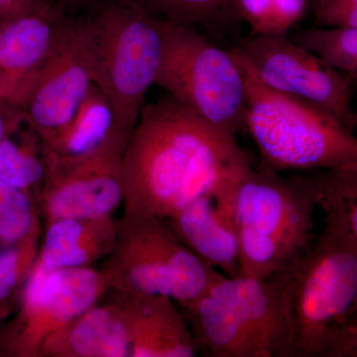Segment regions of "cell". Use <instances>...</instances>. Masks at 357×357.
Listing matches in <instances>:
<instances>
[{"label": "cell", "mask_w": 357, "mask_h": 357, "mask_svg": "<svg viewBox=\"0 0 357 357\" xmlns=\"http://www.w3.org/2000/svg\"><path fill=\"white\" fill-rule=\"evenodd\" d=\"M251 169L234 134L162 98L143 107L124 150V211L168 220L210 197L232 220L234 194Z\"/></svg>", "instance_id": "6da1fadb"}, {"label": "cell", "mask_w": 357, "mask_h": 357, "mask_svg": "<svg viewBox=\"0 0 357 357\" xmlns=\"http://www.w3.org/2000/svg\"><path fill=\"white\" fill-rule=\"evenodd\" d=\"M290 357L357 356V245L321 230L297 261L273 275Z\"/></svg>", "instance_id": "7a4b0ae2"}, {"label": "cell", "mask_w": 357, "mask_h": 357, "mask_svg": "<svg viewBox=\"0 0 357 357\" xmlns=\"http://www.w3.org/2000/svg\"><path fill=\"white\" fill-rule=\"evenodd\" d=\"M318 189L314 176H288L251 169L237 187L232 223L241 253V275L267 279L312 248Z\"/></svg>", "instance_id": "3957f363"}, {"label": "cell", "mask_w": 357, "mask_h": 357, "mask_svg": "<svg viewBox=\"0 0 357 357\" xmlns=\"http://www.w3.org/2000/svg\"><path fill=\"white\" fill-rule=\"evenodd\" d=\"M243 70L246 131L259 152L260 168L328 170L357 164V139L333 114L314 103L267 86L232 49Z\"/></svg>", "instance_id": "277c9868"}, {"label": "cell", "mask_w": 357, "mask_h": 357, "mask_svg": "<svg viewBox=\"0 0 357 357\" xmlns=\"http://www.w3.org/2000/svg\"><path fill=\"white\" fill-rule=\"evenodd\" d=\"M88 16L93 84L109 100L116 128L130 136L161 65L162 21L133 0H112Z\"/></svg>", "instance_id": "5b68a950"}, {"label": "cell", "mask_w": 357, "mask_h": 357, "mask_svg": "<svg viewBox=\"0 0 357 357\" xmlns=\"http://www.w3.org/2000/svg\"><path fill=\"white\" fill-rule=\"evenodd\" d=\"M163 57L155 84L195 114L236 135L246 131L243 70L231 51L189 24L162 21Z\"/></svg>", "instance_id": "8992f818"}, {"label": "cell", "mask_w": 357, "mask_h": 357, "mask_svg": "<svg viewBox=\"0 0 357 357\" xmlns=\"http://www.w3.org/2000/svg\"><path fill=\"white\" fill-rule=\"evenodd\" d=\"M102 272L109 288L164 296L181 306L206 292L213 268L178 241L161 218L124 211Z\"/></svg>", "instance_id": "52a82bcc"}, {"label": "cell", "mask_w": 357, "mask_h": 357, "mask_svg": "<svg viewBox=\"0 0 357 357\" xmlns=\"http://www.w3.org/2000/svg\"><path fill=\"white\" fill-rule=\"evenodd\" d=\"M109 284L91 267L52 270L33 263L17 317L0 333V354L41 356L47 338L98 304Z\"/></svg>", "instance_id": "ba28073f"}, {"label": "cell", "mask_w": 357, "mask_h": 357, "mask_svg": "<svg viewBox=\"0 0 357 357\" xmlns=\"http://www.w3.org/2000/svg\"><path fill=\"white\" fill-rule=\"evenodd\" d=\"M93 83L91 23L70 16L53 50L8 102L47 142L72 119Z\"/></svg>", "instance_id": "9c48e42d"}, {"label": "cell", "mask_w": 357, "mask_h": 357, "mask_svg": "<svg viewBox=\"0 0 357 357\" xmlns=\"http://www.w3.org/2000/svg\"><path fill=\"white\" fill-rule=\"evenodd\" d=\"M129 136L116 128L93 151L63 156L51 150L48 174L34 201L47 223L109 217L123 203L121 161Z\"/></svg>", "instance_id": "30bf717a"}, {"label": "cell", "mask_w": 357, "mask_h": 357, "mask_svg": "<svg viewBox=\"0 0 357 357\" xmlns=\"http://www.w3.org/2000/svg\"><path fill=\"white\" fill-rule=\"evenodd\" d=\"M263 84L318 105L354 132L351 77L285 36L250 35L234 47Z\"/></svg>", "instance_id": "8fae6325"}, {"label": "cell", "mask_w": 357, "mask_h": 357, "mask_svg": "<svg viewBox=\"0 0 357 357\" xmlns=\"http://www.w3.org/2000/svg\"><path fill=\"white\" fill-rule=\"evenodd\" d=\"M70 17L51 0L0 25V98L8 100L38 69Z\"/></svg>", "instance_id": "7c38bea8"}, {"label": "cell", "mask_w": 357, "mask_h": 357, "mask_svg": "<svg viewBox=\"0 0 357 357\" xmlns=\"http://www.w3.org/2000/svg\"><path fill=\"white\" fill-rule=\"evenodd\" d=\"M206 293L229 305L241 317L267 357H290L285 307L273 277H230L213 269Z\"/></svg>", "instance_id": "4fadbf2b"}, {"label": "cell", "mask_w": 357, "mask_h": 357, "mask_svg": "<svg viewBox=\"0 0 357 357\" xmlns=\"http://www.w3.org/2000/svg\"><path fill=\"white\" fill-rule=\"evenodd\" d=\"M116 293L130 328L131 357H195L201 352L175 301L164 296Z\"/></svg>", "instance_id": "5bb4252c"}, {"label": "cell", "mask_w": 357, "mask_h": 357, "mask_svg": "<svg viewBox=\"0 0 357 357\" xmlns=\"http://www.w3.org/2000/svg\"><path fill=\"white\" fill-rule=\"evenodd\" d=\"M119 298V297H117ZM132 340L121 300L98 305L47 338L41 356L131 357Z\"/></svg>", "instance_id": "9a60e30c"}, {"label": "cell", "mask_w": 357, "mask_h": 357, "mask_svg": "<svg viewBox=\"0 0 357 357\" xmlns=\"http://www.w3.org/2000/svg\"><path fill=\"white\" fill-rule=\"evenodd\" d=\"M163 220L206 266L227 276L241 275V253L234 223L220 213L215 199H196Z\"/></svg>", "instance_id": "2e32d148"}, {"label": "cell", "mask_w": 357, "mask_h": 357, "mask_svg": "<svg viewBox=\"0 0 357 357\" xmlns=\"http://www.w3.org/2000/svg\"><path fill=\"white\" fill-rule=\"evenodd\" d=\"M116 234L112 215L53 220L48 223L34 263L52 270L91 267L109 257Z\"/></svg>", "instance_id": "e0dca14e"}, {"label": "cell", "mask_w": 357, "mask_h": 357, "mask_svg": "<svg viewBox=\"0 0 357 357\" xmlns=\"http://www.w3.org/2000/svg\"><path fill=\"white\" fill-rule=\"evenodd\" d=\"M178 307L201 351L213 357H267L241 317L222 301L204 293Z\"/></svg>", "instance_id": "ac0fdd59"}, {"label": "cell", "mask_w": 357, "mask_h": 357, "mask_svg": "<svg viewBox=\"0 0 357 357\" xmlns=\"http://www.w3.org/2000/svg\"><path fill=\"white\" fill-rule=\"evenodd\" d=\"M50 157V148L24 117L0 143V183L35 199L48 174Z\"/></svg>", "instance_id": "d6986e66"}, {"label": "cell", "mask_w": 357, "mask_h": 357, "mask_svg": "<svg viewBox=\"0 0 357 357\" xmlns=\"http://www.w3.org/2000/svg\"><path fill=\"white\" fill-rule=\"evenodd\" d=\"M115 128L112 105L93 83L72 119L46 144L56 154L81 156L100 147Z\"/></svg>", "instance_id": "ffe728a7"}, {"label": "cell", "mask_w": 357, "mask_h": 357, "mask_svg": "<svg viewBox=\"0 0 357 357\" xmlns=\"http://www.w3.org/2000/svg\"><path fill=\"white\" fill-rule=\"evenodd\" d=\"M321 171L314 180L323 230L357 245V164Z\"/></svg>", "instance_id": "44dd1931"}, {"label": "cell", "mask_w": 357, "mask_h": 357, "mask_svg": "<svg viewBox=\"0 0 357 357\" xmlns=\"http://www.w3.org/2000/svg\"><path fill=\"white\" fill-rule=\"evenodd\" d=\"M155 20L222 29L237 20L230 0H133Z\"/></svg>", "instance_id": "7402d4cb"}, {"label": "cell", "mask_w": 357, "mask_h": 357, "mask_svg": "<svg viewBox=\"0 0 357 357\" xmlns=\"http://www.w3.org/2000/svg\"><path fill=\"white\" fill-rule=\"evenodd\" d=\"M237 20L251 28L250 35L285 36L304 20L310 0H230Z\"/></svg>", "instance_id": "603a6c76"}, {"label": "cell", "mask_w": 357, "mask_h": 357, "mask_svg": "<svg viewBox=\"0 0 357 357\" xmlns=\"http://www.w3.org/2000/svg\"><path fill=\"white\" fill-rule=\"evenodd\" d=\"M294 42L333 69L356 79L357 28L307 29L298 35Z\"/></svg>", "instance_id": "cb8c5ba5"}, {"label": "cell", "mask_w": 357, "mask_h": 357, "mask_svg": "<svg viewBox=\"0 0 357 357\" xmlns=\"http://www.w3.org/2000/svg\"><path fill=\"white\" fill-rule=\"evenodd\" d=\"M34 199L27 192L0 183V248L41 234Z\"/></svg>", "instance_id": "d4e9b609"}, {"label": "cell", "mask_w": 357, "mask_h": 357, "mask_svg": "<svg viewBox=\"0 0 357 357\" xmlns=\"http://www.w3.org/2000/svg\"><path fill=\"white\" fill-rule=\"evenodd\" d=\"M40 234L16 245L0 248V324L11 311L15 298L36 259Z\"/></svg>", "instance_id": "484cf974"}, {"label": "cell", "mask_w": 357, "mask_h": 357, "mask_svg": "<svg viewBox=\"0 0 357 357\" xmlns=\"http://www.w3.org/2000/svg\"><path fill=\"white\" fill-rule=\"evenodd\" d=\"M310 7L319 25L357 28V0H312Z\"/></svg>", "instance_id": "4316f807"}, {"label": "cell", "mask_w": 357, "mask_h": 357, "mask_svg": "<svg viewBox=\"0 0 357 357\" xmlns=\"http://www.w3.org/2000/svg\"><path fill=\"white\" fill-rule=\"evenodd\" d=\"M51 0H0V25Z\"/></svg>", "instance_id": "83f0119b"}, {"label": "cell", "mask_w": 357, "mask_h": 357, "mask_svg": "<svg viewBox=\"0 0 357 357\" xmlns=\"http://www.w3.org/2000/svg\"><path fill=\"white\" fill-rule=\"evenodd\" d=\"M25 115L8 100L0 98V143L20 126Z\"/></svg>", "instance_id": "f1b7e54d"}, {"label": "cell", "mask_w": 357, "mask_h": 357, "mask_svg": "<svg viewBox=\"0 0 357 357\" xmlns=\"http://www.w3.org/2000/svg\"><path fill=\"white\" fill-rule=\"evenodd\" d=\"M112 0H58L65 13L72 17L89 15Z\"/></svg>", "instance_id": "f546056e"}, {"label": "cell", "mask_w": 357, "mask_h": 357, "mask_svg": "<svg viewBox=\"0 0 357 357\" xmlns=\"http://www.w3.org/2000/svg\"><path fill=\"white\" fill-rule=\"evenodd\" d=\"M312 0H310V3H311Z\"/></svg>", "instance_id": "4dcf8cb0"}]
</instances>
